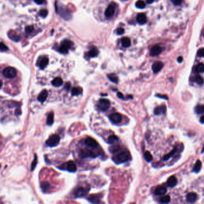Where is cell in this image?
<instances>
[{"label":"cell","instance_id":"cell-3","mask_svg":"<svg viewBox=\"0 0 204 204\" xmlns=\"http://www.w3.org/2000/svg\"><path fill=\"white\" fill-rule=\"evenodd\" d=\"M60 138L58 135L54 134V135L50 136L47 140L46 141L47 145L49 147H55L57 146L60 142Z\"/></svg>","mask_w":204,"mask_h":204},{"label":"cell","instance_id":"cell-44","mask_svg":"<svg viewBox=\"0 0 204 204\" xmlns=\"http://www.w3.org/2000/svg\"><path fill=\"white\" fill-rule=\"evenodd\" d=\"M197 55L198 56L204 57V48H201L197 52Z\"/></svg>","mask_w":204,"mask_h":204},{"label":"cell","instance_id":"cell-26","mask_svg":"<svg viewBox=\"0 0 204 204\" xmlns=\"http://www.w3.org/2000/svg\"><path fill=\"white\" fill-rule=\"evenodd\" d=\"M88 200L90 202L93 203H98L100 202V199H99V195H91L90 197L88 198Z\"/></svg>","mask_w":204,"mask_h":204},{"label":"cell","instance_id":"cell-25","mask_svg":"<svg viewBox=\"0 0 204 204\" xmlns=\"http://www.w3.org/2000/svg\"><path fill=\"white\" fill-rule=\"evenodd\" d=\"M72 95L73 96H78L83 93V89L80 87H75L72 89Z\"/></svg>","mask_w":204,"mask_h":204},{"label":"cell","instance_id":"cell-11","mask_svg":"<svg viewBox=\"0 0 204 204\" xmlns=\"http://www.w3.org/2000/svg\"><path fill=\"white\" fill-rule=\"evenodd\" d=\"M87 193V191L83 187H78L74 191V194L76 198H81V197L84 196Z\"/></svg>","mask_w":204,"mask_h":204},{"label":"cell","instance_id":"cell-42","mask_svg":"<svg viewBox=\"0 0 204 204\" xmlns=\"http://www.w3.org/2000/svg\"><path fill=\"white\" fill-rule=\"evenodd\" d=\"M8 47L6 45L4 44V43H0V50H1V51L5 52V51H7V50H8Z\"/></svg>","mask_w":204,"mask_h":204},{"label":"cell","instance_id":"cell-39","mask_svg":"<svg viewBox=\"0 0 204 204\" xmlns=\"http://www.w3.org/2000/svg\"><path fill=\"white\" fill-rule=\"evenodd\" d=\"M195 81H196V83L198 85H202L203 83V79L201 76H196L195 77Z\"/></svg>","mask_w":204,"mask_h":204},{"label":"cell","instance_id":"cell-27","mask_svg":"<svg viewBox=\"0 0 204 204\" xmlns=\"http://www.w3.org/2000/svg\"><path fill=\"white\" fill-rule=\"evenodd\" d=\"M202 167V162L200 161L199 160H198L195 163L194 167L193 168V172H196V173H198L200 171V169Z\"/></svg>","mask_w":204,"mask_h":204},{"label":"cell","instance_id":"cell-55","mask_svg":"<svg viewBox=\"0 0 204 204\" xmlns=\"http://www.w3.org/2000/svg\"><path fill=\"white\" fill-rule=\"evenodd\" d=\"M203 152H204V146L203 147V149H202V153H203Z\"/></svg>","mask_w":204,"mask_h":204},{"label":"cell","instance_id":"cell-5","mask_svg":"<svg viewBox=\"0 0 204 204\" xmlns=\"http://www.w3.org/2000/svg\"><path fill=\"white\" fill-rule=\"evenodd\" d=\"M111 105V102L108 99H100L99 101L98 108L102 111H105L109 109Z\"/></svg>","mask_w":204,"mask_h":204},{"label":"cell","instance_id":"cell-54","mask_svg":"<svg viewBox=\"0 0 204 204\" xmlns=\"http://www.w3.org/2000/svg\"><path fill=\"white\" fill-rule=\"evenodd\" d=\"M2 86H3V81L0 80V88L2 87Z\"/></svg>","mask_w":204,"mask_h":204},{"label":"cell","instance_id":"cell-9","mask_svg":"<svg viewBox=\"0 0 204 204\" xmlns=\"http://www.w3.org/2000/svg\"><path fill=\"white\" fill-rule=\"evenodd\" d=\"M164 67V64L162 62H160V61H156L155 62L154 64H153L152 65V70L153 71V73L156 74L159 72L162 69V68Z\"/></svg>","mask_w":204,"mask_h":204},{"label":"cell","instance_id":"cell-45","mask_svg":"<svg viewBox=\"0 0 204 204\" xmlns=\"http://www.w3.org/2000/svg\"><path fill=\"white\" fill-rule=\"evenodd\" d=\"M171 1L174 5L179 6V5H180L182 3L183 0H171Z\"/></svg>","mask_w":204,"mask_h":204},{"label":"cell","instance_id":"cell-4","mask_svg":"<svg viewBox=\"0 0 204 204\" xmlns=\"http://www.w3.org/2000/svg\"><path fill=\"white\" fill-rule=\"evenodd\" d=\"M3 74L6 78H13L16 76L17 71L16 69L13 67H7L3 70Z\"/></svg>","mask_w":204,"mask_h":204},{"label":"cell","instance_id":"cell-1","mask_svg":"<svg viewBox=\"0 0 204 204\" xmlns=\"http://www.w3.org/2000/svg\"><path fill=\"white\" fill-rule=\"evenodd\" d=\"M130 159L131 156L128 151H123V152L118 153L115 157V159H113V160L117 163H124L130 160Z\"/></svg>","mask_w":204,"mask_h":204},{"label":"cell","instance_id":"cell-16","mask_svg":"<svg viewBox=\"0 0 204 204\" xmlns=\"http://www.w3.org/2000/svg\"><path fill=\"white\" fill-rule=\"evenodd\" d=\"M167 108L165 105H161L159 107H156L154 110V113L155 115H161L162 114H165L166 112Z\"/></svg>","mask_w":204,"mask_h":204},{"label":"cell","instance_id":"cell-19","mask_svg":"<svg viewBox=\"0 0 204 204\" xmlns=\"http://www.w3.org/2000/svg\"><path fill=\"white\" fill-rule=\"evenodd\" d=\"M67 171H69V172H75L76 171V166L75 165V163H74L73 161H69L67 163Z\"/></svg>","mask_w":204,"mask_h":204},{"label":"cell","instance_id":"cell-50","mask_svg":"<svg viewBox=\"0 0 204 204\" xmlns=\"http://www.w3.org/2000/svg\"><path fill=\"white\" fill-rule=\"evenodd\" d=\"M156 97H158L159 98H164L165 99H168V97L165 95H157Z\"/></svg>","mask_w":204,"mask_h":204},{"label":"cell","instance_id":"cell-21","mask_svg":"<svg viewBox=\"0 0 204 204\" xmlns=\"http://www.w3.org/2000/svg\"><path fill=\"white\" fill-rule=\"evenodd\" d=\"M48 61H48V59L47 58V57H43V58L41 60V61H40L39 64V67L40 68H41V69H44L48 64Z\"/></svg>","mask_w":204,"mask_h":204},{"label":"cell","instance_id":"cell-33","mask_svg":"<svg viewBox=\"0 0 204 204\" xmlns=\"http://www.w3.org/2000/svg\"><path fill=\"white\" fill-rule=\"evenodd\" d=\"M195 112L197 114H203L204 113V105H199L195 108Z\"/></svg>","mask_w":204,"mask_h":204},{"label":"cell","instance_id":"cell-48","mask_svg":"<svg viewBox=\"0 0 204 204\" xmlns=\"http://www.w3.org/2000/svg\"><path fill=\"white\" fill-rule=\"evenodd\" d=\"M117 96H118V97L119 98H120V99H124V97L123 94L122 93H121V92H118Z\"/></svg>","mask_w":204,"mask_h":204},{"label":"cell","instance_id":"cell-2","mask_svg":"<svg viewBox=\"0 0 204 204\" xmlns=\"http://www.w3.org/2000/svg\"><path fill=\"white\" fill-rule=\"evenodd\" d=\"M73 46V43L70 40H65L63 41L59 48V51L63 54L67 53L68 51Z\"/></svg>","mask_w":204,"mask_h":204},{"label":"cell","instance_id":"cell-37","mask_svg":"<svg viewBox=\"0 0 204 204\" xmlns=\"http://www.w3.org/2000/svg\"><path fill=\"white\" fill-rule=\"evenodd\" d=\"M170 200H171L170 196L167 195V196H164L162 197V198H160L159 201L161 203H169V202H170Z\"/></svg>","mask_w":204,"mask_h":204},{"label":"cell","instance_id":"cell-28","mask_svg":"<svg viewBox=\"0 0 204 204\" xmlns=\"http://www.w3.org/2000/svg\"><path fill=\"white\" fill-rule=\"evenodd\" d=\"M177 148H174V149L172 150L171 151V152L170 153H168V154H166L165 155V156L164 157V158H163V160H165V161H166V160H168L170 158H171V157L173 156V155H174L176 153V152H177Z\"/></svg>","mask_w":204,"mask_h":204},{"label":"cell","instance_id":"cell-13","mask_svg":"<svg viewBox=\"0 0 204 204\" xmlns=\"http://www.w3.org/2000/svg\"><path fill=\"white\" fill-rule=\"evenodd\" d=\"M137 21L140 25H144L147 22V17L144 13H139L137 16Z\"/></svg>","mask_w":204,"mask_h":204},{"label":"cell","instance_id":"cell-32","mask_svg":"<svg viewBox=\"0 0 204 204\" xmlns=\"http://www.w3.org/2000/svg\"><path fill=\"white\" fill-rule=\"evenodd\" d=\"M118 141V137L116 135H111L108 137L107 142L109 144H112Z\"/></svg>","mask_w":204,"mask_h":204},{"label":"cell","instance_id":"cell-41","mask_svg":"<svg viewBox=\"0 0 204 204\" xmlns=\"http://www.w3.org/2000/svg\"><path fill=\"white\" fill-rule=\"evenodd\" d=\"M47 15H48L47 10L42 9L40 10V11H39L40 16H41L42 17H44H44H45L47 16Z\"/></svg>","mask_w":204,"mask_h":204},{"label":"cell","instance_id":"cell-52","mask_svg":"<svg viewBox=\"0 0 204 204\" xmlns=\"http://www.w3.org/2000/svg\"><path fill=\"white\" fill-rule=\"evenodd\" d=\"M200 122H201L202 123H204V116L201 117V118H200Z\"/></svg>","mask_w":204,"mask_h":204},{"label":"cell","instance_id":"cell-46","mask_svg":"<svg viewBox=\"0 0 204 204\" xmlns=\"http://www.w3.org/2000/svg\"><path fill=\"white\" fill-rule=\"evenodd\" d=\"M116 32H117V34L118 35H122L124 34V29L122 28H119L117 29V31H116Z\"/></svg>","mask_w":204,"mask_h":204},{"label":"cell","instance_id":"cell-23","mask_svg":"<svg viewBox=\"0 0 204 204\" xmlns=\"http://www.w3.org/2000/svg\"><path fill=\"white\" fill-rule=\"evenodd\" d=\"M121 44L124 47H128L131 45V40L128 37H123L121 39Z\"/></svg>","mask_w":204,"mask_h":204},{"label":"cell","instance_id":"cell-24","mask_svg":"<svg viewBox=\"0 0 204 204\" xmlns=\"http://www.w3.org/2000/svg\"><path fill=\"white\" fill-rule=\"evenodd\" d=\"M50 183L47 182V181H44V182L41 183V188L44 192H47L50 189Z\"/></svg>","mask_w":204,"mask_h":204},{"label":"cell","instance_id":"cell-35","mask_svg":"<svg viewBox=\"0 0 204 204\" xmlns=\"http://www.w3.org/2000/svg\"><path fill=\"white\" fill-rule=\"evenodd\" d=\"M195 70L197 73H204V65L202 63H200L196 65Z\"/></svg>","mask_w":204,"mask_h":204},{"label":"cell","instance_id":"cell-43","mask_svg":"<svg viewBox=\"0 0 204 204\" xmlns=\"http://www.w3.org/2000/svg\"><path fill=\"white\" fill-rule=\"evenodd\" d=\"M33 30H34V27L32 26H28L25 28V32L27 34H30L32 32Z\"/></svg>","mask_w":204,"mask_h":204},{"label":"cell","instance_id":"cell-10","mask_svg":"<svg viewBox=\"0 0 204 204\" xmlns=\"http://www.w3.org/2000/svg\"><path fill=\"white\" fill-rule=\"evenodd\" d=\"M162 52V48L158 45H155V46H153L151 49V52H150V54L152 56H155L159 55Z\"/></svg>","mask_w":204,"mask_h":204},{"label":"cell","instance_id":"cell-17","mask_svg":"<svg viewBox=\"0 0 204 204\" xmlns=\"http://www.w3.org/2000/svg\"><path fill=\"white\" fill-rule=\"evenodd\" d=\"M48 97V92L46 90H44L39 94L38 97V100L41 102H44L46 100Z\"/></svg>","mask_w":204,"mask_h":204},{"label":"cell","instance_id":"cell-51","mask_svg":"<svg viewBox=\"0 0 204 204\" xmlns=\"http://www.w3.org/2000/svg\"><path fill=\"white\" fill-rule=\"evenodd\" d=\"M183 58L182 56H179L177 59L178 62H179V63H181V62L183 61Z\"/></svg>","mask_w":204,"mask_h":204},{"label":"cell","instance_id":"cell-12","mask_svg":"<svg viewBox=\"0 0 204 204\" xmlns=\"http://www.w3.org/2000/svg\"><path fill=\"white\" fill-rule=\"evenodd\" d=\"M85 143L87 146L91 147H97L98 146V143L97 141L94 139L90 137H88L85 139Z\"/></svg>","mask_w":204,"mask_h":204},{"label":"cell","instance_id":"cell-30","mask_svg":"<svg viewBox=\"0 0 204 204\" xmlns=\"http://www.w3.org/2000/svg\"><path fill=\"white\" fill-rule=\"evenodd\" d=\"M8 37H9L11 38V40H15V41H19V40H20L19 39L20 37H19L16 34L15 31H10V32L8 33Z\"/></svg>","mask_w":204,"mask_h":204},{"label":"cell","instance_id":"cell-6","mask_svg":"<svg viewBox=\"0 0 204 204\" xmlns=\"http://www.w3.org/2000/svg\"><path fill=\"white\" fill-rule=\"evenodd\" d=\"M79 156L81 157V158H96L97 156V154L96 153L93 152V151H91V150H81L79 153Z\"/></svg>","mask_w":204,"mask_h":204},{"label":"cell","instance_id":"cell-34","mask_svg":"<svg viewBox=\"0 0 204 204\" xmlns=\"http://www.w3.org/2000/svg\"><path fill=\"white\" fill-rule=\"evenodd\" d=\"M144 158L145 159V160L147 161V162H151L152 160L153 159V157L152 156L151 153L149 152V151H146L145 153H144Z\"/></svg>","mask_w":204,"mask_h":204},{"label":"cell","instance_id":"cell-7","mask_svg":"<svg viewBox=\"0 0 204 204\" xmlns=\"http://www.w3.org/2000/svg\"><path fill=\"white\" fill-rule=\"evenodd\" d=\"M109 118L114 124H118V123H119L122 121L121 115L118 113H114L110 114Z\"/></svg>","mask_w":204,"mask_h":204},{"label":"cell","instance_id":"cell-56","mask_svg":"<svg viewBox=\"0 0 204 204\" xmlns=\"http://www.w3.org/2000/svg\"><path fill=\"white\" fill-rule=\"evenodd\" d=\"M0 168H1V165H0Z\"/></svg>","mask_w":204,"mask_h":204},{"label":"cell","instance_id":"cell-14","mask_svg":"<svg viewBox=\"0 0 204 204\" xmlns=\"http://www.w3.org/2000/svg\"><path fill=\"white\" fill-rule=\"evenodd\" d=\"M167 188L164 186H159L155 189L154 193L156 195H163L167 193Z\"/></svg>","mask_w":204,"mask_h":204},{"label":"cell","instance_id":"cell-53","mask_svg":"<svg viewBox=\"0 0 204 204\" xmlns=\"http://www.w3.org/2000/svg\"><path fill=\"white\" fill-rule=\"evenodd\" d=\"M146 1L148 4H151V3H152L154 1V0H146Z\"/></svg>","mask_w":204,"mask_h":204},{"label":"cell","instance_id":"cell-38","mask_svg":"<svg viewBox=\"0 0 204 204\" xmlns=\"http://www.w3.org/2000/svg\"><path fill=\"white\" fill-rule=\"evenodd\" d=\"M37 161H38L37 156H36V155L35 154L34 157V159L33 160L32 164H31V171H33L35 170V168H36V165H37V162H38Z\"/></svg>","mask_w":204,"mask_h":204},{"label":"cell","instance_id":"cell-20","mask_svg":"<svg viewBox=\"0 0 204 204\" xmlns=\"http://www.w3.org/2000/svg\"><path fill=\"white\" fill-rule=\"evenodd\" d=\"M99 55V50L96 47H93L88 52V55L90 57H94Z\"/></svg>","mask_w":204,"mask_h":204},{"label":"cell","instance_id":"cell-31","mask_svg":"<svg viewBox=\"0 0 204 204\" xmlns=\"http://www.w3.org/2000/svg\"><path fill=\"white\" fill-rule=\"evenodd\" d=\"M107 77L109 79L114 83H118V77L115 74H110L107 75Z\"/></svg>","mask_w":204,"mask_h":204},{"label":"cell","instance_id":"cell-36","mask_svg":"<svg viewBox=\"0 0 204 204\" xmlns=\"http://www.w3.org/2000/svg\"><path fill=\"white\" fill-rule=\"evenodd\" d=\"M135 6L139 8H144L146 7V4L143 0H139L135 3Z\"/></svg>","mask_w":204,"mask_h":204},{"label":"cell","instance_id":"cell-49","mask_svg":"<svg viewBox=\"0 0 204 204\" xmlns=\"http://www.w3.org/2000/svg\"><path fill=\"white\" fill-rule=\"evenodd\" d=\"M36 4H43L44 3V0H34Z\"/></svg>","mask_w":204,"mask_h":204},{"label":"cell","instance_id":"cell-8","mask_svg":"<svg viewBox=\"0 0 204 204\" xmlns=\"http://www.w3.org/2000/svg\"><path fill=\"white\" fill-rule=\"evenodd\" d=\"M115 11V4L112 3V4H111L107 7L104 14H105L106 17H111L114 15Z\"/></svg>","mask_w":204,"mask_h":204},{"label":"cell","instance_id":"cell-40","mask_svg":"<svg viewBox=\"0 0 204 204\" xmlns=\"http://www.w3.org/2000/svg\"><path fill=\"white\" fill-rule=\"evenodd\" d=\"M120 150V147L119 146H112L109 149V151L111 153H115L116 152H117L118 151H119Z\"/></svg>","mask_w":204,"mask_h":204},{"label":"cell","instance_id":"cell-18","mask_svg":"<svg viewBox=\"0 0 204 204\" xmlns=\"http://www.w3.org/2000/svg\"><path fill=\"white\" fill-rule=\"evenodd\" d=\"M177 183V179L174 176H171L169 178L168 181H167V186L170 187H174L176 186Z\"/></svg>","mask_w":204,"mask_h":204},{"label":"cell","instance_id":"cell-15","mask_svg":"<svg viewBox=\"0 0 204 204\" xmlns=\"http://www.w3.org/2000/svg\"><path fill=\"white\" fill-rule=\"evenodd\" d=\"M198 196L195 193L192 192L188 193L186 196V200L189 203H194V202L197 200Z\"/></svg>","mask_w":204,"mask_h":204},{"label":"cell","instance_id":"cell-29","mask_svg":"<svg viewBox=\"0 0 204 204\" xmlns=\"http://www.w3.org/2000/svg\"><path fill=\"white\" fill-rule=\"evenodd\" d=\"M54 123V114L53 113H50L48 115L47 119V125L51 126Z\"/></svg>","mask_w":204,"mask_h":204},{"label":"cell","instance_id":"cell-47","mask_svg":"<svg viewBox=\"0 0 204 204\" xmlns=\"http://www.w3.org/2000/svg\"><path fill=\"white\" fill-rule=\"evenodd\" d=\"M71 85L70 83H69V82L66 83L65 84V86H64V89H65L66 90H69V89H70V88H71Z\"/></svg>","mask_w":204,"mask_h":204},{"label":"cell","instance_id":"cell-22","mask_svg":"<svg viewBox=\"0 0 204 204\" xmlns=\"http://www.w3.org/2000/svg\"><path fill=\"white\" fill-rule=\"evenodd\" d=\"M52 85L55 87H59L62 86L63 83V80L60 77H56L52 81Z\"/></svg>","mask_w":204,"mask_h":204}]
</instances>
